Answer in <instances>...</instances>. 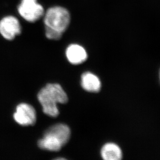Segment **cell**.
<instances>
[{
	"instance_id": "ba28073f",
	"label": "cell",
	"mask_w": 160,
	"mask_h": 160,
	"mask_svg": "<svg viewBox=\"0 0 160 160\" xmlns=\"http://www.w3.org/2000/svg\"><path fill=\"white\" fill-rule=\"evenodd\" d=\"M81 86L85 90L89 92H98L101 89L100 80L95 74L85 72L81 76Z\"/></svg>"
},
{
	"instance_id": "7a4b0ae2",
	"label": "cell",
	"mask_w": 160,
	"mask_h": 160,
	"mask_svg": "<svg viewBox=\"0 0 160 160\" xmlns=\"http://www.w3.org/2000/svg\"><path fill=\"white\" fill-rule=\"evenodd\" d=\"M70 22V16L67 9L56 6L48 9L44 17L46 27L64 33Z\"/></svg>"
},
{
	"instance_id": "9c48e42d",
	"label": "cell",
	"mask_w": 160,
	"mask_h": 160,
	"mask_svg": "<svg viewBox=\"0 0 160 160\" xmlns=\"http://www.w3.org/2000/svg\"><path fill=\"white\" fill-rule=\"evenodd\" d=\"M100 154L104 160H120L123 157L122 151L120 147L112 142L104 145L101 148Z\"/></svg>"
},
{
	"instance_id": "6da1fadb",
	"label": "cell",
	"mask_w": 160,
	"mask_h": 160,
	"mask_svg": "<svg viewBox=\"0 0 160 160\" xmlns=\"http://www.w3.org/2000/svg\"><path fill=\"white\" fill-rule=\"evenodd\" d=\"M38 99L42 106L43 112L51 117H56L59 115L57 104H65L68 100L66 93L58 83L46 85L38 93Z\"/></svg>"
},
{
	"instance_id": "5b68a950",
	"label": "cell",
	"mask_w": 160,
	"mask_h": 160,
	"mask_svg": "<svg viewBox=\"0 0 160 160\" xmlns=\"http://www.w3.org/2000/svg\"><path fill=\"white\" fill-rule=\"evenodd\" d=\"M21 32V26L15 17L8 16L0 21V34L5 39L13 40Z\"/></svg>"
},
{
	"instance_id": "7c38bea8",
	"label": "cell",
	"mask_w": 160,
	"mask_h": 160,
	"mask_svg": "<svg viewBox=\"0 0 160 160\" xmlns=\"http://www.w3.org/2000/svg\"><path fill=\"white\" fill-rule=\"evenodd\" d=\"M159 76H160V73H159Z\"/></svg>"
},
{
	"instance_id": "52a82bcc",
	"label": "cell",
	"mask_w": 160,
	"mask_h": 160,
	"mask_svg": "<svg viewBox=\"0 0 160 160\" xmlns=\"http://www.w3.org/2000/svg\"><path fill=\"white\" fill-rule=\"evenodd\" d=\"M45 133L54 136L58 139L64 146L69 141L71 136V130L68 125L62 123H58L50 127Z\"/></svg>"
},
{
	"instance_id": "30bf717a",
	"label": "cell",
	"mask_w": 160,
	"mask_h": 160,
	"mask_svg": "<svg viewBox=\"0 0 160 160\" xmlns=\"http://www.w3.org/2000/svg\"><path fill=\"white\" fill-rule=\"evenodd\" d=\"M38 146L42 149L51 151H58L63 145L61 142L51 135L45 133L44 137L38 141Z\"/></svg>"
},
{
	"instance_id": "8fae6325",
	"label": "cell",
	"mask_w": 160,
	"mask_h": 160,
	"mask_svg": "<svg viewBox=\"0 0 160 160\" xmlns=\"http://www.w3.org/2000/svg\"><path fill=\"white\" fill-rule=\"evenodd\" d=\"M45 34L48 39L58 40L61 38L63 33L45 26Z\"/></svg>"
},
{
	"instance_id": "277c9868",
	"label": "cell",
	"mask_w": 160,
	"mask_h": 160,
	"mask_svg": "<svg viewBox=\"0 0 160 160\" xmlns=\"http://www.w3.org/2000/svg\"><path fill=\"white\" fill-rule=\"evenodd\" d=\"M13 117L15 121L20 125H33L36 122V112L30 105L21 103L17 106Z\"/></svg>"
},
{
	"instance_id": "3957f363",
	"label": "cell",
	"mask_w": 160,
	"mask_h": 160,
	"mask_svg": "<svg viewBox=\"0 0 160 160\" xmlns=\"http://www.w3.org/2000/svg\"><path fill=\"white\" fill-rule=\"evenodd\" d=\"M18 12L27 21L34 22L44 15V8L37 0H22L18 8Z\"/></svg>"
},
{
	"instance_id": "8992f818",
	"label": "cell",
	"mask_w": 160,
	"mask_h": 160,
	"mask_svg": "<svg viewBox=\"0 0 160 160\" xmlns=\"http://www.w3.org/2000/svg\"><path fill=\"white\" fill-rule=\"evenodd\" d=\"M66 54L70 63L74 65L82 63L88 58L86 50L77 44L70 45L67 49Z\"/></svg>"
}]
</instances>
